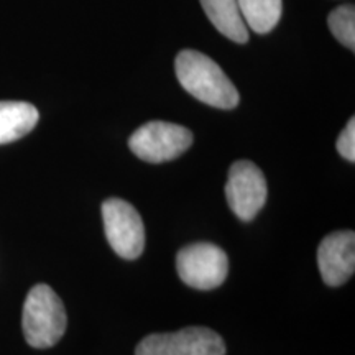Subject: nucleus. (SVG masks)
<instances>
[{"mask_svg": "<svg viewBox=\"0 0 355 355\" xmlns=\"http://www.w3.org/2000/svg\"><path fill=\"white\" fill-rule=\"evenodd\" d=\"M176 78L191 96L217 109H234L241 96L237 87L209 56L196 50H183L175 60Z\"/></svg>", "mask_w": 355, "mask_h": 355, "instance_id": "obj_1", "label": "nucleus"}, {"mask_svg": "<svg viewBox=\"0 0 355 355\" xmlns=\"http://www.w3.org/2000/svg\"><path fill=\"white\" fill-rule=\"evenodd\" d=\"M201 6L217 32L235 43L248 42V28L237 0H201Z\"/></svg>", "mask_w": 355, "mask_h": 355, "instance_id": "obj_10", "label": "nucleus"}, {"mask_svg": "<svg viewBox=\"0 0 355 355\" xmlns=\"http://www.w3.org/2000/svg\"><path fill=\"white\" fill-rule=\"evenodd\" d=\"M247 28L257 33H268L282 19V0H237Z\"/></svg>", "mask_w": 355, "mask_h": 355, "instance_id": "obj_11", "label": "nucleus"}, {"mask_svg": "<svg viewBox=\"0 0 355 355\" xmlns=\"http://www.w3.org/2000/svg\"><path fill=\"white\" fill-rule=\"evenodd\" d=\"M266 180L263 171L248 159H239L229 170L225 196L239 219L252 220L266 202Z\"/></svg>", "mask_w": 355, "mask_h": 355, "instance_id": "obj_7", "label": "nucleus"}, {"mask_svg": "<svg viewBox=\"0 0 355 355\" xmlns=\"http://www.w3.org/2000/svg\"><path fill=\"white\" fill-rule=\"evenodd\" d=\"M318 265L327 286H340L355 272V234L337 230L322 239L318 248Z\"/></svg>", "mask_w": 355, "mask_h": 355, "instance_id": "obj_8", "label": "nucleus"}, {"mask_svg": "<svg viewBox=\"0 0 355 355\" xmlns=\"http://www.w3.org/2000/svg\"><path fill=\"white\" fill-rule=\"evenodd\" d=\"M336 148L339 155L350 163L355 162V121L354 117L347 122V125L343 130V133L337 139Z\"/></svg>", "mask_w": 355, "mask_h": 355, "instance_id": "obj_13", "label": "nucleus"}, {"mask_svg": "<svg viewBox=\"0 0 355 355\" xmlns=\"http://www.w3.org/2000/svg\"><path fill=\"white\" fill-rule=\"evenodd\" d=\"M105 237L119 257L139 259L145 248V227L139 211L130 202L110 198L102 204Z\"/></svg>", "mask_w": 355, "mask_h": 355, "instance_id": "obj_5", "label": "nucleus"}, {"mask_svg": "<svg viewBox=\"0 0 355 355\" xmlns=\"http://www.w3.org/2000/svg\"><path fill=\"white\" fill-rule=\"evenodd\" d=\"M135 355H225V343L207 327H186L146 336L137 345Z\"/></svg>", "mask_w": 355, "mask_h": 355, "instance_id": "obj_6", "label": "nucleus"}, {"mask_svg": "<svg viewBox=\"0 0 355 355\" xmlns=\"http://www.w3.org/2000/svg\"><path fill=\"white\" fill-rule=\"evenodd\" d=\"M68 316L63 301L48 285L33 286L26 295L21 314V327L28 345L50 349L64 336Z\"/></svg>", "mask_w": 355, "mask_h": 355, "instance_id": "obj_2", "label": "nucleus"}, {"mask_svg": "<svg viewBox=\"0 0 355 355\" xmlns=\"http://www.w3.org/2000/svg\"><path fill=\"white\" fill-rule=\"evenodd\" d=\"M193 145V133L178 123L152 121L137 128L128 139L135 157L148 163L171 162Z\"/></svg>", "mask_w": 355, "mask_h": 355, "instance_id": "obj_3", "label": "nucleus"}, {"mask_svg": "<svg viewBox=\"0 0 355 355\" xmlns=\"http://www.w3.org/2000/svg\"><path fill=\"white\" fill-rule=\"evenodd\" d=\"M40 114L35 105L20 101L0 102V145L12 144L37 127Z\"/></svg>", "mask_w": 355, "mask_h": 355, "instance_id": "obj_9", "label": "nucleus"}, {"mask_svg": "<svg viewBox=\"0 0 355 355\" xmlns=\"http://www.w3.org/2000/svg\"><path fill=\"white\" fill-rule=\"evenodd\" d=\"M329 30L349 50H355V8L354 6H340L331 12Z\"/></svg>", "mask_w": 355, "mask_h": 355, "instance_id": "obj_12", "label": "nucleus"}, {"mask_svg": "<svg viewBox=\"0 0 355 355\" xmlns=\"http://www.w3.org/2000/svg\"><path fill=\"white\" fill-rule=\"evenodd\" d=\"M176 272L188 286L209 291L220 286L227 278L229 259L214 243H191L178 252Z\"/></svg>", "mask_w": 355, "mask_h": 355, "instance_id": "obj_4", "label": "nucleus"}]
</instances>
